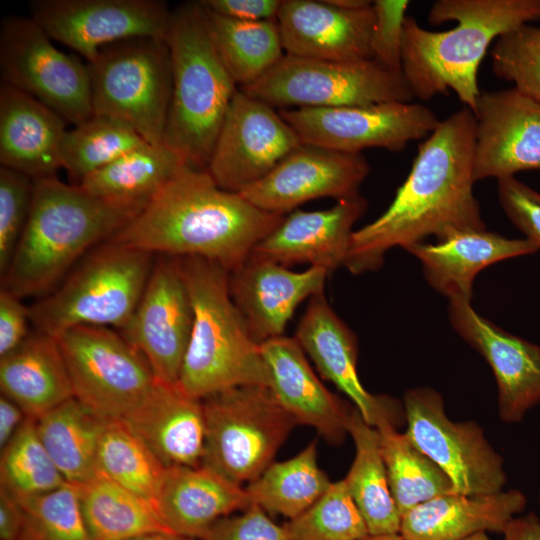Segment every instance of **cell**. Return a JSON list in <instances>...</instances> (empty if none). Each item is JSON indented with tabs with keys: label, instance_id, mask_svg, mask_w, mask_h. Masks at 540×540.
<instances>
[{
	"label": "cell",
	"instance_id": "cell-1",
	"mask_svg": "<svg viewBox=\"0 0 540 540\" xmlns=\"http://www.w3.org/2000/svg\"><path fill=\"white\" fill-rule=\"evenodd\" d=\"M474 147L475 117L468 107L440 120L419 145L389 207L354 230L344 267L354 275L375 271L394 247L407 249L431 235L441 241L486 229L473 193Z\"/></svg>",
	"mask_w": 540,
	"mask_h": 540
},
{
	"label": "cell",
	"instance_id": "cell-2",
	"mask_svg": "<svg viewBox=\"0 0 540 540\" xmlns=\"http://www.w3.org/2000/svg\"><path fill=\"white\" fill-rule=\"evenodd\" d=\"M283 216L220 188L207 170L186 166L109 240L152 254L201 257L232 272Z\"/></svg>",
	"mask_w": 540,
	"mask_h": 540
},
{
	"label": "cell",
	"instance_id": "cell-3",
	"mask_svg": "<svg viewBox=\"0 0 540 540\" xmlns=\"http://www.w3.org/2000/svg\"><path fill=\"white\" fill-rule=\"evenodd\" d=\"M540 19V0H438L428 22L456 21L443 32L421 27L406 17L402 41V74L422 101L452 90L472 112L480 95L477 74L490 44L501 35Z\"/></svg>",
	"mask_w": 540,
	"mask_h": 540
},
{
	"label": "cell",
	"instance_id": "cell-4",
	"mask_svg": "<svg viewBox=\"0 0 540 540\" xmlns=\"http://www.w3.org/2000/svg\"><path fill=\"white\" fill-rule=\"evenodd\" d=\"M141 210L56 176L34 180L30 215L2 288L20 298L47 295L87 250L108 241Z\"/></svg>",
	"mask_w": 540,
	"mask_h": 540
},
{
	"label": "cell",
	"instance_id": "cell-5",
	"mask_svg": "<svg viewBox=\"0 0 540 540\" xmlns=\"http://www.w3.org/2000/svg\"><path fill=\"white\" fill-rule=\"evenodd\" d=\"M194 313L178 383L203 400L239 386H268V370L247 321L233 301L230 272L201 257H177Z\"/></svg>",
	"mask_w": 540,
	"mask_h": 540
},
{
	"label": "cell",
	"instance_id": "cell-6",
	"mask_svg": "<svg viewBox=\"0 0 540 540\" xmlns=\"http://www.w3.org/2000/svg\"><path fill=\"white\" fill-rule=\"evenodd\" d=\"M166 42L172 96L163 143L189 166L206 170L237 84L218 54L199 1L171 11Z\"/></svg>",
	"mask_w": 540,
	"mask_h": 540
},
{
	"label": "cell",
	"instance_id": "cell-7",
	"mask_svg": "<svg viewBox=\"0 0 540 540\" xmlns=\"http://www.w3.org/2000/svg\"><path fill=\"white\" fill-rule=\"evenodd\" d=\"M152 257V253L105 241L56 291L28 307L30 322L37 331L53 337L79 325L120 330L142 297Z\"/></svg>",
	"mask_w": 540,
	"mask_h": 540
},
{
	"label": "cell",
	"instance_id": "cell-8",
	"mask_svg": "<svg viewBox=\"0 0 540 540\" xmlns=\"http://www.w3.org/2000/svg\"><path fill=\"white\" fill-rule=\"evenodd\" d=\"M93 114L121 119L153 145L163 144L172 96L166 39L132 38L86 62Z\"/></svg>",
	"mask_w": 540,
	"mask_h": 540
},
{
	"label": "cell",
	"instance_id": "cell-9",
	"mask_svg": "<svg viewBox=\"0 0 540 540\" xmlns=\"http://www.w3.org/2000/svg\"><path fill=\"white\" fill-rule=\"evenodd\" d=\"M205 421L202 463L242 485L272 463L295 419L267 386H239L202 400Z\"/></svg>",
	"mask_w": 540,
	"mask_h": 540
},
{
	"label": "cell",
	"instance_id": "cell-10",
	"mask_svg": "<svg viewBox=\"0 0 540 540\" xmlns=\"http://www.w3.org/2000/svg\"><path fill=\"white\" fill-rule=\"evenodd\" d=\"M240 90L278 110L408 103L414 99L402 73L373 59L343 62L286 54L261 78Z\"/></svg>",
	"mask_w": 540,
	"mask_h": 540
},
{
	"label": "cell",
	"instance_id": "cell-11",
	"mask_svg": "<svg viewBox=\"0 0 540 540\" xmlns=\"http://www.w3.org/2000/svg\"><path fill=\"white\" fill-rule=\"evenodd\" d=\"M55 338L74 398L104 421L123 420L157 381L143 354L110 327L79 325Z\"/></svg>",
	"mask_w": 540,
	"mask_h": 540
},
{
	"label": "cell",
	"instance_id": "cell-12",
	"mask_svg": "<svg viewBox=\"0 0 540 540\" xmlns=\"http://www.w3.org/2000/svg\"><path fill=\"white\" fill-rule=\"evenodd\" d=\"M52 41L31 18L5 17L0 28L2 82L77 125L93 114L88 67Z\"/></svg>",
	"mask_w": 540,
	"mask_h": 540
},
{
	"label": "cell",
	"instance_id": "cell-13",
	"mask_svg": "<svg viewBox=\"0 0 540 540\" xmlns=\"http://www.w3.org/2000/svg\"><path fill=\"white\" fill-rule=\"evenodd\" d=\"M403 405L404 433L449 477L455 492L478 495L503 490L504 460L479 424L452 421L441 394L429 387L407 390Z\"/></svg>",
	"mask_w": 540,
	"mask_h": 540
},
{
	"label": "cell",
	"instance_id": "cell-14",
	"mask_svg": "<svg viewBox=\"0 0 540 540\" xmlns=\"http://www.w3.org/2000/svg\"><path fill=\"white\" fill-rule=\"evenodd\" d=\"M278 112L301 143L349 154L368 148L400 151L411 141L427 137L440 122L432 109L411 102L299 107Z\"/></svg>",
	"mask_w": 540,
	"mask_h": 540
},
{
	"label": "cell",
	"instance_id": "cell-15",
	"mask_svg": "<svg viewBox=\"0 0 540 540\" xmlns=\"http://www.w3.org/2000/svg\"><path fill=\"white\" fill-rule=\"evenodd\" d=\"M31 19L54 41L93 61L110 44L166 39L171 11L159 0H35Z\"/></svg>",
	"mask_w": 540,
	"mask_h": 540
},
{
	"label": "cell",
	"instance_id": "cell-16",
	"mask_svg": "<svg viewBox=\"0 0 540 540\" xmlns=\"http://www.w3.org/2000/svg\"><path fill=\"white\" fill-rule=\"evenodd\" d=\"M300 144L275 108L238 89L206 170L220 188L240 193L264 178Z\"/></svg>",
	"mask_w": 540,
	"mask_h": 540
},
{
	"label": "cell",
	"instance_id": "cell-17",
	"mask_svg": "<svg viewBox=\"0 0 540 540\" xmlns=\"http://www.w3.org/2000/svg\"><path fill=\"white\" fill-rule=\"evenodd\" d=\"M193 319L178 258L165 255L153 265L134 313L119 332L143 354L158 381L178 383Z\"/></svg>",
	"mask_w": 540,
	"mask_h": 540
},
{
	"label": "cell",
	"instance_id": "cell-18",
	"mask_svg": "<svg viewBox=\"0 0 540 540\" xmlns=\"http://www.w3.org/2000/svg\"><path fill=\"white\" fill-rule=\"evenodd\" d=\"M370 167L359 154L301 143L264 178L240 194L257 208L285 215L309 200L359 194Z\"/></svg>",
	"mask_w": 540,
	"mask_h": 540
},
{
	"label": "cell",
	"instance_id": "cell-19",
	"mask_svg": "<svg viewBox=\"0 0 540 540\" xmlns=\"http://www.w3.org/2000/svg\"><path fill=\"white\" fill-rule=\"evenodd\" d=\"M474 180L540 170V103L515 88L476 100Z\"/></svg>",
	"mask_w": 540,
	"mask_h": 540
},
{
	"label": "cell",
	"instance_id": "cell-20",
	"mask_svg": "<svg viewBox=\"0 0 540 540\" xmlns=\"http://www.w3.org/2000/svg\"><path fill=\"white\" fill-rule=\"evenodd\" d=\"M448 317L455 331L492 369L498 387L499 416L519 423L540 402V347L478 314L471 302L452 300Z\"/></svg>",
	"mask_w": 540,
	"mask_h": 540
},
{
	"label": "cell",
	"instance_id": "cell-21",
	"mask_svg": "<svg viewBox=\"0 0 540 540\" xmlns=\"http://www.w3.org/2000/svg\"><path fill=\"white\" fill-rule=\"evenodd\" d=\"M276 21L286 55L343 62L372 59V5L343 9L329 0H283Z\"/></svg>",
	"mask_w": 540,
	"mask_h": 540
},
{
	"label": "cell",
	"instance_id": "cell-22",
	"mask_svg": "<svg viewBox=\"0 0 540 540\" xmlns=\"http://www.w3.org/2000/svg\"><path fill=\"white\" fill-rule=\"evenodd\" d=\"M366 209V199L358 194L326 210H293L251 254L283 266L309 264L330 274L344 266L353 226Z\"/></svg>",
	"mask_w": 540,
	"mask_h": 540
},
{
	"label": "cell",
	"instance_id": "cell-23",
	"mask_svg": "<svg viewBox=\"0 0 540 540\" xmlns=\"http://www.w3.org/2000/svg\"><path fill=\"white\" fill-rule=\"evenodd\" d=\"M329 273L320 267L294 272L252 254L230 272V294L258 343L283 336L298 305L324 292Z\"/></svg>",
	"mask_w": 540,
	"mask_h": 540
},
{
	"label": "cell",
	"instance_id": "cell-24",
	"mask_svg": "<svg viewBox=\"0 0 540 540\" xmlns=\"http://www.w3.org/2000/svg\"><path fill=\"white\" fill-rule=\"evenodd\" d=\"M268 388L297 422L313 427L331 444L348 434L349 409L318 379L295 338L280 336L260 344Z\"/></svg>",
	"mask_w": 540,
	"mask_h": 540
},
{
	"label": "cell",
	"instance_id": "cell-25",
	"mask_svg": "<svg viewBox=\"0 0 540 540\" xmlns=\"http://www.w3.org/2000/svg\"><path fill=\"white\" fill-rule=\"evenodd\" d=\"M294 338L320 376L351 399L367 424L375 427L381 418H392L393 400L373 395L363 387L357 373V338L331 308L324 293L310 298Z\"/></svg>",
	"mask_w": 540,
	"mask_h": 540
},
{
	"label": "cell",
	"instance_id": "cell-26",
	"mask_svg": "<svg viewBox=\"0 0 540 540\" xmlns=\"http://www.w3.org/2000/svg\"><path fill=\"white\" fill-rule=\"evenodd\" d=\"M252 504L245 488L210 467H167L153 501L171 533L200 539L223 517Z\"/></svg>",
	"mask_w": 540,
	"mask_h": 540
},
{
	"label": "cell",
	"instance_id": "cell-27",
	"mask_svg": "<svg viewBox=\"0 0 540 540\" xmlns=\"http://www.w3.org/2000/svg\"><path fill=\"white\" fill-rule=\"evenodd\" d=\"M166 466H199L205 439L203 402L179 383L156 381L122 420Z\"/></svg>",
	"mask_w": 540,
	"mask_h": 540
},
{
	"label": "cell",
	"instance_id": "cell-28",
	"mask_svg": "<svg viewBox=\"0 0 540 540\" xmlns=\"http://www.w3.org/2000/svg\"><path fill=\"white\" fill-rule=\"evenodd\" d=\"M421 263L428 284L448 301L471 302L473 282L485 267L509 258L536 253L527 238H508L487 229L465 231L405 249Z\"/></svg>",
	"mask_w": 540,
	"mask_h": 540
},
{
	"label": "cell",
	"instance_id": "cell-29",
	"mask_svg": "<svg viewBox=\"0 0 540 540\" xmlns=\"http://www.w3.org/2000/svg\"><path fill=\"white\" fill-rule=\"evenodd\" d=\"M66 121L35 98L0 85V166L33 180L54 177L61 166Z\"/></svg>",
	"mask_w": 540,
	"mask_h": 540
},
{
	"label": "cell",
	"instance_id": "cell-30",
	"mask_svg": "<svg viewBox=\"0 0 540 540\" xmlns=\"http://www.w3.org/2000/svg\"><path fill=\"white\" fill-rule=\"evenodd\" d=\"M526 504L516 489L478 495L451 492L403 514L399 533L406 540H465L481 532L503 533Z\"/></svg>",
	"mask_w": 540,
	"mask_h": 540
},
{
	"label": "cell",
	"instance_id": "cell-31",
	"mask_svg": "<svg viewBox=\"0 0 540 540\" xmlns=\"http://www.w3.org/2000/svg\"><path fill=\"white\" fill-rule=\"evenodd\" d=\"M0 388L2 395L34 419L74 398L57 339L36 331L0 357Z\"/></svg>",
	"mask_w": 540,
	"mask_h": 540
},
{
	"label": "cell",
	"instance_id": "cell-32",
	"mask_svg": "<svg viewBox=\"0 0 540 540\" xmlns=\"http://www.w3.org/2000/svg\"><path fill=\"white\" fill-rule=\"evenodd\" d=\"M186 166V160L164 143H145L89 175L79 186L96 197L143 209Z\"/></svg>",
	"mask_w": 540,
	"mask_h": 540
},
{
	"label": "cell",
	"instance_id": "cell-33",
	"mask_svg": "<svg viewBox=\"0 0 540 540\" xmlns=\"http://www.w3.org/2000/svg\"><path fill=\"white\" fill-rule=\"evenodd\" d=\"M348 434L355 445V457L344 481L369 535L399 533L401 514L389 487L377 429L367 424L354 407Z\"/></svg>",
	"mask_w": 540,
	"mask_h": 540
},
{
	"label": "cell",
	"instance_id": "cell-34",
	"mask_svg": "<svg viewBox=\"0 0 540 540\" xmlns=\"http://www.w3.org/2000/svg\"><path fill=\"white\" fill-rule=\"evenodd\" d=\"M76 485L91 540H129L147 533L169 532L150 500L103 474L97 472Z\"/></svg>",
	"mask_w": 540,
	"mask_h": 540
},
{
	"label": "cell",
	"instance_id": "cell-35",
	"mask_svg": "<svg viewBox=\"0 0 540 540\" xmlns=\"http://www.w3.org/2000/svg\"><path fill=\"white\" fill-rule=\"evenodd\" d=\"M107 421L71 398L36 419L38 435L67 482L97 474V450Z\"/></svg>",
	"mask_w": 540,
	"mask_h": 540
},
{
	"label": "cell",
	"instance_id": "cell-36",
	"mask_svg": "<svg viewBox=\"0 0 540 540\" xmlns=\"http://www.w3.org/2000/svg\"><path fill=\"white\" fill-rule=\"evenodd\" d=\"M203 8L218 54L240 87L257 81L285 55L276 20H237Z\"/></svg>",
	"mask_w": 540,
	"mask_h": 540
},
{
	"label": "cell",
	"instance_id": "cell-37",
	"mask_svg": "<svg viewBox=\"0 0 540 540\" xmlns=\"http://www.w3.org/2000/svg\"><path fill=\"white\" fill-rule=\"evenodd\" d=\"M375 428L389 487L401 517L432 498L455 492L449 477L405 433L396 430L391 417L381 418Z\"/></svg>",
	"mask_w": 540,
	"mask_h": 540
},
{
	"label": "cell",
	"instance_id": "cell-38",
	"mask_svg": "<svg viewBox=\"0 0 540 540\" xmlns=\"http://www.w3.org/2000/svg\"><path fill=\"white\" fill-rule=\"evenodd\" d=\"M317 442L296 456L273 462L245 488L253 504L289 520L312 506L332 482L318 465Z\"/></svg>",
	"mask_w": 540,
	"mask_h": 540
},
{
	"label": "cell",
	"instance_id": "cell-39",
	"mask_svg": "<svg viewBox=\"0 0 540 540\" xmlns=\"http://www.w3.org/2000/svg\"><path fill=\"white\" fill-rule=\"evenodd\" d=\"M145 143L148 142L127 122L92 114L66 131L61 145V166L71 184L79 185L89 175Z\"/></svg>",
	"mask_w": 540,
	"mask_h": 540
},
{
	"label": "cell",
	"instance_id": "cell-40",
	"mask_svg": "<svg viewBox=\"0 0 540 540\" xmlns=\"http://www.w3.org/2000/svg\"><path fill=\"white\" fill-rule=\"evenodd\" d=\"M97 472L152 503L166 466L122 421H107L97 450Z\"/></svg>",
	"mask_w": 540,
	"mask_h": 540
},
{
	"label": "cell",
	"instance_id": "cell-41",
	"mask_svg": "<svg viewBox=\"0 0 540 540\" xmlns=\"http://www.w3.org/2000/svg\"><path fill=\"white\" fill-rule=\"evenodd\" d=\"M1 450L0 488L20 501L51 492L67 482L43 445L32 417L27 416Z\"/></svg>",
	"mask_w": 540,
	"mask_h": 540
},
{
	"label": "cell",
	"instance_id": "cell-42",
	"mask_svg": "<svg viewBox=\"0 0 540 540\" xmlns=\"http://www.w3.org/2000/svg\"><path fill=\"white\" fill-rule=\"evenodd\" d=\"M283 526L290 540H362L369 536L344 479L332 482L312 506Z\"/></svg>",
	"mask_w": 540,
	"mask_h": 540
},
{
	"label": "cell",
	"instance_id": "cell-43",
	"mask_svg": "<svg viewBox=\"0 0 540 540\" xmlns=\"http://www.w3.org/2000/svg\"><path fill=\"white\" fill-rule=\"evenodd\" d=\"M24 522L19 540H91L76 484L21 501Z\"/></svg>",
	"mask_w": 540,
	"mask_h": 540
},
{
	"label": "cell",
	"instance_id": "cell-44",
	"mask_svg": "<svg viewBox=\"0 0 540 540\" xmlns=\"http://www.w3.org/2000/svg\"><path fill=\"white\" fill-rule=\"evenodd\" d=\"M492 70L515 89L540 103V27L524 24L498 37L491 50Z\"/></svg>",
	"mask_w": 540,
	"mask_h": 540
},
{
	"label": "cell",
	"instance_id": "cell-45",
	"mask_svg": "<svg viewBox=\"0 0 540 540\" xmlns=\"http://www.w3.org/2000/svg\"><path fill=\"white\" fill-rule=\"evenodd\" d=\"M34 180L0 166V274L6 273L27 224Z\"/></svg>",
	"mask_w": 540,
	"mask_h": 540
},
{
	"label": "cell",
	"instance_id": "cell-46",
	"mask_svg": "<svg viewBox=\"0 0 540 540\" xmlns=\"http://www.w3.org/2000/svg\"><path fill=\"white\" fill-rule=\"evenodd\" d=\"M407 0H375L371 35L372 59L384 68L402 73V41Z\"/></svg>",
	"mask_w": 540,
	"mask_h": 540
},
{
	"label": "cell",
	"instance_id": "cell-47",
	"mask_svg": "<svg viewBox=\"0 0 540 540\" xmlns=\"http://www.w3.org/2000/svg\"><path fill=\"white\" fill-rule=\"evenodd\" d=\"M497 193L510 221L540 249V193L516 177L497 180Z\"/></svg>",
	"mask_w": 540,
	"mask_h": 540
},
{
	"label": "cell",
	"instance_id": "cell-48",
	"mask_svg": "<svg viewBox=\"0 0 540 540\" xmlns=\"http://www.w3.org/2000/svg\"><path fill=\"white\" fill-rule=\"evenodd\" d=\"M201 540H290L284 526L273 522L256 504L215 522Z\"/></svg>",
	"mask_w": 540,
	"mask_h": 540
},
{
	"label": "cell",
	"instance_id": "cell-49",
	"mask_svg": "<svg viewBox=\"0 0 540 540\" xmlns=\"http://www.w3.org/2000/svg\"><path fill=\"white\" fill-rule=\"evenodd\" d=\"M29 308L21 298L2 288L0 291V357H3L29 336Z\"/></svg>",
	"mask_w": 540,
	"mask_h": 540
},
{
	"label": "cell",
	"instance_id": "cell-50",
	"mask_svg": "<svg viewBox=\"0 0 540 540\" xmlns=\"http://www.w3.org/2000/svg\"><path fill=\"white\" fill-rule=\"evenodd\" d=\"M200 4L219 15L244 21L276 20L281 0H202Z\"/></svg>",
	"mask_w": 540,
	"mask_h": 540
},
{
	"label": "cell",
	"instance_id": "cell-51",
	"mask_svg": "<svg viewBox=\"0 0 540 540\" xmlns=\"http://www.w3.org/2000/svg\"><path fill=\"white\" fill-rule=\"evenodd\" d=\"M23 522L21 501L0 488V540H19Z\"/></svg>",
	"mask_w": 540,
	"mask_h": 540
},
{
	"label": "cell",
	"instance_id": "cell-52",
	"mask_svg": "<svg viewBox=\"0 0 540 540\" xmlns=\"http://www.w3.org/2000/svg\"><path fill=\"white\" fill-rule=\"evenodd\" d=\"M27 415L11 399L0 397V447L3 449L24 423Z\"/></svg>",
	"mask_w": 540,
	"mask_h": 540
},
{
	"label": "cell",
	"instance_id": "cell-53",
	"mask_svg": "<svg viewBox=\"0 0 540 540\" xmlns=\"http://www.w3.org/2000/svg\"><path fill=\"white\" fill-rule=\"evenodd\" d=\"M503 540H540V519L529 512L513 518L505 528Z\"/></svg>",
	"mask_w": 540,
	"mask_h": 540
},
{
	"label": "cell",
	"instance_id": "cell-54",
	"mask_svg": "<svg viewBox=\"0 0 540 540\" xmlns=\"http://www.w3.org/2000/svg\"><path fill=\"white\" fill-rule=\"evenodd\" d=\"M129 540H200L197 538L178 535L170 532H152Z\"/></svg>",
	"mask_w": 540,
	"mask_h": 540
},
{
	"label": "cell",
	"instance_id": "cell-55",
	"mask_svg": "<svg viewBox=\"0 0 540 540\" xmlns=\"http://www.w3.org/2000/svg\"><path fill=\"white\" fill-rule=\"evenodd\" d=\"M362 540H406L400 533L386 535H369Z\"/></svg>",
	"mask_w": 540,
	"mask_h": 540
},
{
	"label": "cell",
	"instance_id": "cell-56",
	"mask_svg": "<svg viewBox=\"0 0 540 540\" xmlns=\"http://www.w3.org/2000/svg\"><path fill=\"white\" fill-rule=\"evenodd\" d=\"M465 540H492L486 532L475 534Z\"/></svg>",
	"mask_w": 540,
	"mask_h": 540
},
{
	"label": "cell",
	"instance_id": "cell-57",
	"mask_svg": "<svg viewBox=\"0 0 540 540\" xmlns=\"http://www.w3.org/2000/svg\"><path fill=\"white\" fill-rule=\"evenodd\" d=\"M539 504H540V492H539Z\"/></svg>",
	"mask_w": 540,
	"mask_h": 540
}]
</instances>
